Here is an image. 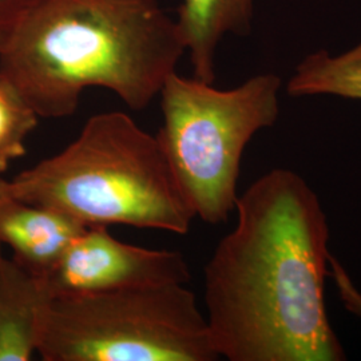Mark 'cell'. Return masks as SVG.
<instances>
[{"label":"cell","instance_id":"cell-4","mask_svg":"<svg viewBox=\"0 0 361 361\" xmlns=\"http://www.w3.org/2000/svg\"><path fill=\"white\" fill-rule=\"evenodd\" d=\"M280 89L274 74L249 78L231 90L177 71L166 79L157 138L194 217L219 224L235 209L244 150L256 133L277 122Z\"/></svg>","mask_w":361,"mask_h":361},{"label":"cell","instance_id":"cell-14","mask_svg":"<svg viewBox=\"0 0 361 361\" xmlns=\"http://www.w3.org/2000/svg\"><path fill=\"white\" fill-rule=\"evenodd\" d=\"M11 195L10 190V180H6L0 176V202Z\"/></svg>","mask_w":361,"mask_h":361},{"label":"cell","instance_id":"cell-10","mask_svg":"<svg viewBox=\"0 0 361 361\" xmlns=\"http://www.w3.org/2000/svg\"><path fill=\"white\" fill-rule=\"evenodd\" d=\"M286 91L295 98L335 95L361 101V42L340 55L324 50L310 54L297 65Z\"/></svg>","mask_w":361,"mask_h":361},{"label":"cell","instance_id":"cell-9","mask_svg":"<svg viewBox=\"0 0 361 361\" xmlns=\"http://www.w3.org/2000/svg\"><path fill=\"white\" fill-rule=\"evenodd\" d=\"M253 13L255 0H182L176 23L185 51L190 54L195 79L214 83L221 39L229 32L247 35Z\"/></svg>","mask_w":361,"mask_h":361},{"label":"cell","instance_id":"cell-13","mask_svg":"<svg viewBox=\"0 0 361 361\" xmlns=\"http://www.w3.org/2000/svg\"><path fill=\"white\" fill-rule=\"evenodd\" d=\"M26 0H0V50L6 44Z\"/></svg>","mask_w":361,"mask_h":361},{"label":"cell","instance_id":"cell-6","mask_svg":"<svg viewBox=\"0 0 361 361\" xmlns=\"http://www.w3.org/2000/svg\"><path fill=\"white\" fill-rule=\"evenodd\" d=\"M189 265L180 252L130 245L107 226H86L43 280L50 296L131 286L188 284Z\"/></svg>","mask_w":361,"mask_h":361},{"label":"cell","instance_id":"cell-1","mask_svg":"<svg viewBox=\"0 0 361 361\" xmlns=\"http://www.w3.org/2000/svg\"><path fill=\"white\" fill-rule=\"evenodd\" d=\"M237 224L205 267V307L217 353L231 361H343L328 319L329 225L300 174L274 169L255 180Z\"/></svg>","mask_w":361,"mask_h":361},{"label":"cell","instance_id":"cell-7","mask_svg":"<svg viewBox=\"0 0 361 361\" xmlns=\"http://www.w3.org/2000/svg\"><path fill=\"white\" fill-rule=\"evenodd\" d=\"M83 224L50 207L27 204L7 197L0 202V244L26 271L44 279L75 237Z\"/></svg>","mask_w":361,"mask_h":361},{"label":"cell","instance_id":"cell-3","mask_svg":"<svg viewBox=\"0 0 361 361\" xmlns=\"http://www.w3.org/2000/svg\"><path fill=\"white\" fill-rule=\"evenodd\" d=\"M10 190L85 226L186 234L194 219L158 138L121 111L91 116L75 141L18 174Z\"/></svg>","mask_w":361,"mask_h":361},{"label":"cell","instance_id":"cell-5","mask_svg":"<svg viewBox=\"0 0 361 361\" xmlns=\"http://www.w3.org/2000/svg\"><path fill=\"white\" fill-rule=\"evenodd\" d=\"M44 361H213L207 316L185 284L61 295L46 305Z\"/></svg>","mask_w":361,"mask_h":361},{"label":"cell","instance_id":"cell-12","mask_svg":"<svg viewBox=\"0 0 361 361\" xmlns=\"http://www.w3.org/2000/svg\"><path fill=\"white\" fill-rule=\"evenodd\" d=\"M329 274L335 281L337 295L340 297L343 305L349 313L361 319V292L350 279L343 264L332 255L329 256Z\"/></svg>","mask_w":361,"mask_h":361},{"label":"cell","instance_id":"cell-11","mask_svg":"<svg viewBox=\"0 0 361 361\" xmlns=\"http://www.w3.org/2000/svg\"><path fill=\"white\" fill-rule=\"evenodd\" d=\"M38 123V114L0 78V176L26 154V138Z\"/></svg>","mask_w":361,"mask_h":361},{"label":"cell","instance_id":"cell-2","mask_svg":"<svg viewBox=\"0 0 361 361\" xmlns=\"http://www.w3.org/2000/svg\"><path fill=\"white\" fill-rule=\"evenodd\" d=\"M183 52L159 0H26L0 50V78L39 118L74 114L91 87L142 111Z\"/></svg>","mask_w":361,"mask_h":361},{"label":"cell","instance_id":"cell-8","mask_svg":"<svg viewBox=\"0 0 361 361\" xmlns=\"http://www.w3.org/2000/svg\"><path fill=\"white\" fill-rule=\"evenodd\" d=\"M50 298L43 280L7 257L0 244V361L31 360Z\"/></svg>","mask_w":361,"mask_h":361}]
</instances>
